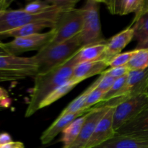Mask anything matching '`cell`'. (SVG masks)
<instances>
[{
	"label": "cell",
	"instance_id": "obj_28",
	"mask_svg": "<svg viewBox=\"0 0 148 148\" xmlns=\"http://www.w3.org/2000/svg\"><path fill=\"white\" fill-rule=\"evenodd\" d=\"M130 71V69L126 65V66L107 69L105 72H103L102 75H108V76L112 77L115 78V79H118V78H120L121 77H124L125 75H128Z\"/></svg>",
	"mask_w": 148,
	"mask_h": 148
},
{
	"label": "cell",
	"instance_id": "obj_16",
	"mask_svg": "<svg viewBox=\"0 0 148 148\" xmlns=\"http://www.w3.org/2000/svg\"><path fill=\"white\" fill-rule=\"evenodd\" d=\"M93 148H148V141L116 133L112 138Z\"/></svg>",
	"mask_w": 148,
	"mask_h": 148
},
{
	"label": "cell",
	"instance_id": "obj_34",
	"mask_svg": "<svg viewBox=\"0 0 148 148\" xmlns=\"http://www.w3.org/2000/svg\"><path fill=\"white\" fill-rule=\"evenodd\" d=\"M135 49H148V38L143 43L137 44Z\"/></svg>",
	"mask_w": 148,
	"mask_h": 148
},
{
	"label": "cell",
	"instance_id": "obj_21",
	"mask_svg": "<svg viewBox=\"0 0 148 148\" xmlns=\"http://www.w3.org/2000/svg\"><path fill=\"white\" fill-rule=\"evenodd\" d=\"M100 81V77L92 84L90 85L89 88H87L80 95L75 98V100L72 101L63 111L61 112L59 116H64L68 114H74V113H77L79 111H82V108H83L84 105H85V102H86L87 99H88V96H89L90 93L92 92V90L95 88L98 85V82Z\"/></svg>",
	"mask_w": 148,
	"mask_h": 148
},
{
	"label": "cell",
	"instance_id": "obj_12",
	"mask_svg": "<svg viewBox=\"0 0 148 148\" xmlns=\"http://www.w3.org/2000/svg\"><path fill=\"white\" fill-rule=\"evenodd\" d=\"M89 112V111H88ZM88 112L79 111L74 114H68L64 116H59L58 118L49 126L43 133L40 137L42 145H47L52 141L59 133L62 132L67 126H69L76 119L85 115Z\"/></svg>",
	"mask_w": 148,
	"mask_h": 148
},
{
	"label": "cell",
	"instance_id": "obj_9",
	"mask_svg": "<svg viewBox=\"0 0 148 148\" xmlns=\"http://www.w3.org/2000/svg\"><path fill=\"white\" fill-rule=\"evenodd\" d=\"M109 108L110 107L107 106L91 108L90 111L88 112L86 120L77 138L68 148H85L96 126Z\"/></svg>",
	"mask_w": 148,
	"mask_h": 148
},
{
	"label": "cell",
	"instance_id": "obj_24",
	"mask_svg": "<svg viewBox=\"0 0 148 148\" xmlns=\"http://www.w3.org/2000/svg\"><path fill=\"white\" fill-rule=\"evenodd\" d=\"M61 2V0H46V1H33L29 2L26 4L25 7L23 8V10L28 13H36L43 12L45 11L51 10L53 7L59 5Z\"/></svg>",
	"mask_w": 148,
	"mask_h": 148
},
{
	"label": "cell",
	"instance_id": "obj_1",
	"mask_svg": "<svg viewBox=\"0 0 148 148\" xmlns=\"http://www.w3.org/2000/svg\"><path fill=\"white\" fill-rule=\"evenodd\" d=\"M74 56L62 66L43 74H38L34 77V85L31 90L25 117L31 116L37 111L43 101L51 92L72 78L76 66Z\"/></svg>",
	"mask_w": 148,
	"mask_h": 148
},
{
	"label": "cell",
	"instance_id": "obj_18",
	"mask_svg": "<svg viewBox=\"0 0 148 148\" xmlns=\"http://www.w3.org/2000/svg\"><path fill=\"white\" fill-rule=\"evenodd\" d=\"M106 43L90 45V46L82 48L74 56L76 64L77 65L79 64L86 62L101 60L104 52H105L106 48Z\"/></svg>",
	"mask_w": 148,
	"mask_h": 148
},
{
	"label": "cell",
	"instance_id": "obj_35",
	"mask_svg": "<svg viewBox=\"0 0 148 148\" xmlns=\"http://www.w3.org/2000/svg\"><path fill=\"white\" fill-rule=\"evenodd\" d=\"M1 41H0V55H8L9 53L5 51V49L1 46Z\"/></svg>",
	"mask_w": 148,
	"mask_h": 148
},
{
	"label": "cell",
	"instance_id": "obj_6",
	"mask_svg": "<svg viewBox=\"0 0 148 148\" xmlns=\"http://www.w3.org/2000/svg\"><path fill=\"white\" fill-rule=\"evenodd\" d=\"M83 25L82 8H72L62 13L53 27L54 36L48 45H56L66 41L81 33Z\"/></svg>",
	"mask_w": 148,
	"mask_h": 148
},
{
	"label": "cell",
	"instance_id": "obj_13",
	"mask_svg": "<svg viewBox=\"0 0 148 148\" xmlns=\"http://www.w3.org/2000/svg\"><path fill=\"white\" fill-rule=\"evenodd\" d=\"M109 66V62L106 60H98L86 62L76 65L74 69L72 79L77 82H82L88 78L98 75H102Z\"/></svg>",
	"mask_w": 148,
	"mask_h": 148
},
{
	"label": "cell",
	"instance_id": "obj_29",
	"mask_svg": "<svg viewBox=\"0 0 148 148\" xmlns=\"http://www.w3.org/2000/svg\"><path fill=\"white\" fill-rule=\"evenodd\" d=\"M115 80V78L112 77H110L108 75H101L100 81L96 88L105 94L111 88Z\"/></svg>",
	"mask_w": 148,
	"mask_h": 148
},
{
	"label": "cell",
	"instance_id": "obj_23",
	"mask_svg": "<svg viewBox=\"0 0 148 148\" xmlns=\"http://www.w3.org/2000/svg\"><path fill=\"white\" fill-rule=\"evenodd\" d=\"M130 70H143L148 68V49H134V53L127 65Z\"/></svg>",
	"mask_w": 148,
	"mask_h": 148
},
{
	"label": "cell",
	"instance_id": "obj_10",
	"mask_svg": "<svg viewBox=\"0 0 148 148\" xmlns=\"http://www.w3.org/2000/svg\"><path fill=\"white\" fill-rule=\"evenodd\" d=\"M114 108H110L95 127L85 148H93L114 137L116 131L113 127Z\"/></svg>",
	"mask_w": 148,
	"mask_h": 148
},
{
	"label": "cell",
	"instance_id": "obj_4",
	"mask_svg": "<svg viewBox=\"0 0 148 148\" xmlns=\"http://www.w3.org/2000/svg\"><path fill=\"white\" fill-rule=\"evenodd\" d=\"M38 66L34 58L0 55V82L16 81L35 77Z\"/></svg>",
	"mask_w": 148,
	"mask_h": 148
},
{
	"label": "cell",
	"instance_id": "obj_2",
	"mask_svg": "<svg viewBox=\"0 0 148 148\" xmlns=\"http://www.w3.org/2000/svg\"><path fill=\"white\" fill-rule=\"evenodd\" d=\"M77 1L61 0L60 4L43 12L28 13L23 9L0 11V33L17 28L34 22H55L64 12L75 8Z\"/></svg>",
	"mask_w": 148,
	"mask_h": 148
},
{
	"label": "cell",
	"instance_id": "obj_14",
	"mask_svg": "<svg viewBox=\"0 0 148 148\" xmlns=\"http://www.w3.org/2000/svg\"><path fill=\"white\" fill-rule=\"evenodd\" d=\"M130 26L134 30V39L137 40V44L148 38V1L145 0L144 4L135 13Z\"/></svg>",
	"mask_w": 148,
	"mask_h": 148
},
{
	"label": "cell",
	"instance_id": "obj_20",
	"mask_svg": "<svg viewBox=\"0 0 148 148\" xmlns=\"http://www.w3.org/2000/svg\"><path fill=\"white\" fill-rule=\"evenodd\" d=\"M88 113L76 119L62 132L60 142L63 143V148H68L76 140L86 120Z\"/></svg>",
	"mask_w": 148,
	"mask_h": 148
},
{
	"label": "cell",
	"instance_id": "obj_8",
	"mask_svg": "<svg viewBox=\"0 0 148 148\" xmlns=\"http://www.w3.org/2000/svg\"><path fill=\"white\" fill-rule=\"evenodd\" d=\"M54 36V31L51 28L43 33H37L25 37L15 38L12 41L2 43L1 46L10 55L17 56L19 53L30 51H40L49 44Z\"/></svg>",
	"mask_w": 148,
	"mask_h": 148
},
{
	"label": "cell",
	"instance_id": "obj_26",
	"mask_svg": "<svg viewBox=\"0 0 148 148\" xmlns=\"http://www.w3.org/2000/svg\"><path fill=\"white\" fill-rule=\"evenodd\" d=\"M103 95L104 93L102 91L98 90L97 88H94L92 92L90 93L82 111L84 112H88V111H90L92 106H95L97 104L100 103L102 101Z\"/></svg>",
	"mask_w": 148,
	"mask_h": 148
},
{
	"label": "cell",
	"instance_id": "obj_22",
	"mask_svg": "<svg viewBox=\"0 0 148 148\" xmlns=\"http://www.w3.org/2000/svg\"><path fill=\"white\" fill-rule=\"evenodd\" d=\"M79 82H77L75 79H72L71 78L69 80H68L67 82H66L65 83H64L63 85H61L60 87L57 88V89L55 90L53 92L50 94L44 101H43V103H41L40 106V109L44 108V107L48 106L51 105V104L53 103L54 102H56V101L60 99L61 98H62L63 96H64L65 95L68 93L69 92H70L77 85H78Z\"/></svg>",
	"mask_w": 148,
	"mask_h": 148
},
{
	"label": "cell",
	"instance_id": "obj_33",
	"mask_svg": "<svg viewBox=\"0 0 148 148\" xmlns=\"http://www.w3.org/2000/svg\"><path fill=\"white\" fill-rule=\"evenodd\" d=\"M12 2V1H10V0H0V11L7 10Z\"/></svg>",
	"mask_w": 148,
	"mask_h": 148
},
{
	"label": "cell",
	"instance_id": "obj_27",
	"mask_svg": "<svg viewBox=\"0 0 148 148\" xmlns=\"http://www.w3.org/2000/svg\"><path fill=\"white\" fill-rule=\"evenodd\" d=\"M134 53V50L119 53L111 61L109 64V67L115 68L119 67V66H126L130 62V59H132Z\"/></svg>",
	"mask_w": 148,
	"mask_h": 148
},
{
	"label": "cell",
	"instance_id": "obj_5",
	"mask_svg": "<svg viewBox=\"0 0 148 148\" xmlns=\"http://www.w3.org/2000/svg\"><path fill=\"white\" fill-rule=\"evenodd\" d=\"M98 0H88L82 7L83 12V25L79 33L82 47L106 43V40L101 29L100 19V5Z\"/></svg>",
	"mask_w": 148,
	"mask_h": 148
},
{
	"label": "cell",
	"instance_id": "obj_30",
	"mask_svg": "<svg viewBox=\"0 0 148 148\" xmlns=\"http://www.w3.org/2000/svg\"><path fill=\"white\" fill-rule=\"evenodd\" d=\"M11 104V100L8 92L0 87V108H8Z\"/></svg>",
	"mask_w": 148,
	"mask_h": 148
},
{
	"label": "cell",
	"instance_id": "obj_15",
	"mask_svg": "<svg viewBox=\"0 0 148 148\" xmlns=\"http://www.w3.org/2000/svg\"><path fill=\"white\" fill-rule=\"evenodd\" d=\"M55 25H56L55 22H34V23H29L17 28L0 33V40L10 37L15 38L25 37V36L37 34L40 33L41 30L46 27H50L51 29L53 28Z\"/></svg>",
	"mask_w": 148,
	"mask_h": 148
},
{
	"label": "cell",
	"instance_id": "obj_11",
	"mask_svg": "<svg viewBox=\"0 0 148 148\" xmlns=\"http://www.w3.org/2000/svg\"><path fill=\"white\" fill-rule=\"evenodd\" d=\"M132 39H134V30L131 26L111 37L109 40H106V48L101 60L104 59L110 64L111 61L116 56L121 53V51Z\"/></svg>",
	"mask_w": 148,
	"mask_h": 148
},
{
	"label": "cell",
	"instance_id": "obj_31",
	"mask_svg": "<svg viewBox=\"0 0 148 148\" xmlns=\"http://www.w3.org/2000/svg\"><path fill=\"white\" fill-rule=\"evenodd\" d=\"M12 137L8 133L4 132L0 134V147L9 144V143H12Z\"/></svg>",
	"mask_w": 148,
	"mask_h": 148
},
{
	"label": "cell",
	"instance_id": "obj_36",
	"mask_svg": "<svg viewBox=\"0 0 148 148\" xmlns=\"http://www.w3.org/2000/svg\"><path fill=\"white\" fill-rule=\"evenodd\" d=\"M146 93H147V96H148V89H147V92H146Z\"/></svg>",
	"mask_w": 148,
	"mask_h": 148
},
{
	"label": "cell",
	"instance_id": "obj_7",
	"mask_svg": "<svg viewBox=\"0 0 148 148\" xmlns=\"http://www.w3.org/2000/svg\"><path fill=\"white\" fill-rule=\"evenodd\" d=\"M148 108L147 93L134 95L121 102L115 107L113 119V127L116 132L121 127Z\"/></svg>",
	"mask_w": 148,
	"mask_h": 148
},
{
	"label": "cell",
	"instance_id": "obj_32",
	"mask_svg": "<svg viewBox=\"0 0 148 148\" xmlns=\"http://www.w3.org/2000/svg\"><path fill=\"white\" fill-rule=\"evenodd\" d=\"M0 148H25L24 144L21 142H12L11 143L3 145Z\"/></svg>",
	"mask_w": 148,
	"mask_h": 148
},
{
	"label": "cell",
	"instance_id": "obj_3",
	"mask_svg": "<svg viewBox=\"0 0 148 148\" xmlns=\"http://www.w3.org/2000/svg\"><path fill=\"white\" fill-rule=\"evenodd\" d=\"M82 48L79 34L62 43L46 45L33 56L38 66V74L46 73L64 64Z\"/></svg>",
	"mask_w": 148,
	"mask_h": 148
},
{
	"label": "cell",
	"instance_id": "obj_19",
	"mask_svg": "<svg viewBox=\"0 0 148 148\" xmlns=\"http://www.w3.org/2000/svg\"><path fill=\"white\" fill-rule=\"evenodd\" d=\"M139 132H148V108L132 120L124 124L116 133L121 135H127Z\"/></svg>",
	"mask_w": 148,
	"mask_h": 148
},
{
	"label": "cell",
	"instance_id": "obj_17",
	"mask_svg": "<svg viewBox=\"0 0 148 148\" xmlns=\"http://www.w3.org/2000/svg\"><path fill=\"white\" fill-rule=\"evenodd\" d=\"M100 2L105 4L111 14L126 15L137 12L144 4L145 0H110Z\"/></svg>",
	"mask_w": 148,
	"mask_h": 148
},
{
	"label": "cell",
	"instance_id": "obj_25",
	"mask_svg": "<svg viewBox=\"0 0 148 148\" xmlns=\"http://www.w3.org/2000/svg\"><path fill=\"white\" fill-rule=\"evenodd\" d=\"M127 75H125L124 77H121L120 78H118V79H116L115 82L113 84L111 88L103 95L102 98V101L100 103L106 102V101L112 99V98H114L121 91V90L122 89L123 87L124 86V85L127 82Z\"/></svg>",
	"mask_w": 148,
	"mask_h": 148
}]
</instances>
